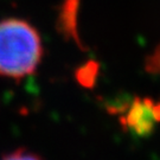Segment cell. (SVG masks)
<instances>
[{
  "label": "cell",
  "instance_id": "cell-2",
  "mask_svg": "<svg viewBox=\"0 0 160 160\" xmlns=\"http://www.w3.org/2000/svg\"><path fill=\"white\" fill-rule=\"evenodd\" d=\"M154 104L149 97H135L126 110V115L120 120L125 131L139 139L151 137L158 123L154 115Z\"/></svg>",
  "mask_w": 160,
  "mask_h": 160
},
{
  "label": "cell",
  "instance_id": "cell-3",
  "mask_svg": "<svg viewBox=\"0 0 160 160\" xmlns=\"http://www.w3.org/2000/svg\"><path fill=\"white\" fill-rule=\"evenodd\" d=\"M2 160H42L38 155L28 152L26 149H18L2 158Z\"/></svg>",
  "mask_w": 160,
  "mask_h": 160
},
{
  "label": "cell",
  "instance_id": "cell-4",
  "mask_svg": "<svg viewBox=\"0 0 160 160\" xmlns=\"http://www.w3.org/2000/svg\"><path fill=\"white\" fill-rule=\"evenodd\" d=\"M147 70L153 74H160V51L157 52L147 63Z\"/></svg>",
  "mask_w": 160,
  "mask_h": 160
},
{
  "label": "cell",
  "instance_id": "cell-1",
  "mask_svg": "<svg viewBox=\"0 0 160 160\" xmlns=\"http://www.w3.org/2000/svg\"><path fill=\"white\" fill-rule=\"evenodd\" d=\"M38 30L22 18L0 20V76L22 80L32 75L43 59Z\"/></svg>",
  "mask_w": 160,
  "mask_h": 160
}]
</instances>
